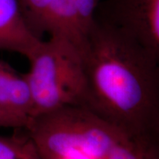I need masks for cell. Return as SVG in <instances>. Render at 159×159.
I'll return each mask as SVG.
<instances>
[{"instance_id": "5b68a950", "label": "cell", "mask_w": 159, "mask_h": 159, "mask_svg": "<svg viewBox=\"0 0 159 159\" xmlns=\"http://www.w3.org/2000/svg\"><path fill=\"white\" fill-rule=\"evenodd\" d=\"M41 41L26 25L18 0H0V50L28 58Z\"/></svg>"}, {"instance_id": "277c9868", "label": "cell", "mask_w": 159, "mask_h": 159, "mask_svg": "<svg viewBox=\"0 0 159 159\" xmlns=\"http://www.w3.org/2000/svg\"><path fill=\"white\" fill-rule=\"evenodd\" d=\"M95 19L120 29L159 56V0H102Z\"/></svg>"}, {"instance_id": "52a82bcc", "label": "cell", "mask_w": 159, "mask_h": 159, "mask_svg": "<svg viewBox=\"0 0 159 159\" xmlns=\"http://www.w3.org/2000/svg\"><path fill=\"white\" fill-rule=\"evenodd\" d=\"M33 150L27 135L0 136V159H26Z\"/></svg>"}, {"instance_id": "30bf717a", "label": "cell", "mask_w": 159, "mask_h": 159, "mask_svg": "<svg viewBox=\"0 0 159 159\" xmlns=\"http://www.w3.org/2000/svg\"><path fill=\"white\" fill-rule=\"evenodd\" d=\"M145 159H159V145L151 148L148 151Z\"/></svg>"}, {"instance_id": "8fae6325", "label": "cell", "mask_w": 159, "mask_h": 159, "mask_svg": "<svg viewBox=\"0 0 159 159\" xmlns=\"http://www.w3.org/2000/svg\"><path fill=\"white\" fill-rule=\"evenodd\" d=\"M27 159H39L38 158L36 152H35V149H33V150L32 151L30 155V156H28V158H27Z\"/></svg>"}, {"instance_id": "9c48e42d", "label": "cell", "mask_w": 159, "mask_h": 159, "mask_svg": "<svg viewBox=\"0 0 159 159\" xmlns=\"http://www.w3.org/2000/svg\"><path fill=\"white\" fill-rule=\"evenodd\" d=\"M0 127L15 129H25V125L21 121L6 112L1 108H0Z\"/></svg>"}, {"instance_id": "7a4b0ae2", "label": "cell", "mask_w": 159, "mask_h": 159, "mask_svg": "<svg viewBox=\"0 0 159 159\" xmlns=\"http://www.w3.org/2000/svg\"><path fill=\"white\" fill-rule=\"evenodd\" d=\"M27 59L30 70L23 75L33 101L32 119L65 107H83L86 79L83 57L72 43L49 37Z\"/></svg>"}, {"instance_id": "ba28073f", "label": "cell", "mask_w": 159, "mask_h": 159, "mask_svg": "<svg viewBox=\"0 0 159 159\" xmlns=\"http://www.w3.org/2000/svg\"><path fill=\"white\" fill-rule=\"evenodd\" d=\"M74 7L83 25L89 32L95 20L97 7L102 0H67Z\"/></svg>"}, {"instance_id": "3957f363", "label": "cell", "mask_w": 159, "mask_h": 159, "mask_svg": "<svg viewBox=\"0 0 159 159\" xmlns=\"http://www.w3.org/2000/svg\"><path fill=\"white\" fill-rule=\"evenodd\" d=\"M24 21L35 37L62 38L83 55L89 30L67 0H18Z\"/></svg>"}, {"instance_id": "6da1fadb", "label": "cell", "mask_w": 159, "mask_h": 159, "mask_svg": "<svg viewBox=\"0 0 159 159\" xmlns=\"http://www.w3.org/2000/svg\"><path fill=\"white\" fill-rule=\"evenodd\" d=\"M83 107L139 139L159 140V56L95 19L83 53Z\"/></svg>"}, {"instance_id": "8992f818", "label": "cell", "mask_w": 159, "mask_h": 159, "mask_svg": "<svg viewBox=\"0 0 159 159\" xmlns=\"http://www.w3.org/2000/svg\"><path fill=\"white\" fill-rule=\"evenodd\" d=\"M0 108L29 125L33 116V101L23 74L0 60Z\"/></svg>"}]
</instances>
